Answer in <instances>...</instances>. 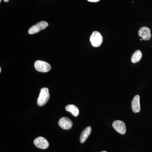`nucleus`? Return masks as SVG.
Masks as SVG:
<instances>
[{"instance_id": "7ed1b4c3", "label": "nucleus", "mask_w": 152, "mask_h": 152, "mask_svg": "<svg viewBox=\"0 0 152 152\" xmlns=\"http://www.w3.org/2000/svg\"><path fill=\"white\" fill-rule=\"evenodd\" d=\"M34 67L37 71L41 72H47L51 69V66L50 64L41 61H36L34 64Z\"/></svg>"}, {"instance_id": "20e7f679", "label": "nucleus", "mask_w": 152, "mask_h": 152, "mask_svg": "<svg viewBox=\"0 0 152 152\" xmlns=\"http://www.w3.org/2000/svg\"><path fill=\"white\" fill-rule=\"evenodd\" d=\"M48 26V24L46 21H42L38 23L37 24L31 27L28 30V33L30 34H37L41 30L45 29Z\"/></svg>"}, {"instance_id": "f03ea898", "label": "nucleus", "mask_w": 152, "mask_h": 152, "mask_svg": "<svg viewBox=\"0 0 152 152\" xmlns=\"http://www.w3.org/2000/svg\"><path fill=\"white\" fill-rule=\"evenodd\" d=\"M90 42L93 47L97 48L100 46L103 42V37L99 32H93L90 38Z\"/></svg>"}, {"instance_id": "6e6552de", "label": "nucleus", "mask_w": 152, "mask_h": 152, "mask_svg": "<svg viewBox=\"0 0 152 152\" xmlns=\"http://www.w3.org/2000/svg\"><path fill=\"white\" fill-rule=\"evenodd\" d=\"M138 35L142 39L145 41L149 40L151 37V30L146 27H143L140 29L138 32Z\"/></svg>"}, {"instance_id": "423d86ee", "label": "nucleus", "mask_w": 152, "mask_h": 152, "mask_svg": "<svg viewBox=\"0 0 152 152\" xmlns=\"http://www.w3.org/2000/svg\"><path fill=\"white\" fill-rule=\"evenodd\" d=\"M113 126L118 133L121 134H124L126 133V124L124 122L121 121H115L113 123Z\"/></svg>"}, {"instance_id": "dca6fc26", "label": "nucleus", "mask_w": 152, "mask_h": 152, "mask_svg": "<svg viewBox=\"0 0 152 152\" xmlns=\"http://www.w3.org/2000/svg\"><path fill=\"white\" fill-rule=\"evenodd\" d=\"M101 152H107V151H102Z\"/></svg>"}, {"instance_id": "9b49d317", "label": "nucleus", "mask_w": 152, "mask_h": 152, "mask_svg": "<svg viewBox=\"0 0 152 152\" xmlns=\"http://www.w3.org/2000/svg\"><path fill=\"white\" fill-rule=\"evenodd\" d=\"M66 110L70 113L75 117L77 116L80 113L78 108L73 104H69L66 106Z\"/></svg>"}, {"instance_id": "0eeeda50", "label": "nucleus", "mask_w": 152, "mask_h": 152, "mask_svg": "<svg viewBox=\"0 0 152 152\" xmlns=\"http://www.w3.org/2000/svg\"><path fill=\"white\" fill-rule=\"evenodd\" d=\"M58 124L64 129L69 130L72 127L73 123L69 118L63 117L59 121Z\"/></svg>"}, {"instance_id": "f8f14e48", "label": "nucleus", "mask_w": 152, "mask_h": 152, "mask_svg": "<svg viewBox=\"0 0 152 152\" xmlns=\"http://www.w3.org/2000/svg\"><path fill=\"white\" fill-rule=\"evenodd\" d=\"M142 56V55L140 50H137L136 51L132 56V58H131L132 62L136 63L140 61V60L141 59Z\"/></svg>"}, {"instance_id": "f257e3e1", "label": "nucleus", "mask_w": 152, "mask_h": 152, "mask_svg": "<svg viewBox=\"0 0 152 152\" xmlns=\"http://www.w3.org/2000/svg\"><path fill=\"white\" fill-rule=\"evenodd\" d=\"M50 95L48 89L44 88L41 89L39 95L37 99V104L39 107H42L48 102L50 99Z\"/></svg>"}, {"instance_id": "2eb2a0df", "label": "nucleus", "mask_w": 152, "mask_h": 152, "mask_svg": "<svg viewBox=\"0 0 152 152\" xmlns=\"http://www.w3.org/2000/svg\"><path fill=\"white\" fill-rule=\"evenodd\" d=\"M1 72V68H0V72Z\"/></svg>"}, {"instance_id": "39448f33", "label": "nucleus", "mask_w": 152, "mask_h": 152, "mask_svg": "<svg viewBox=\"0 0 152 152\" xmlns=\"http://www.w3.org/2000/svg\"><path fill=\"white\" fill-rule=\"evenodd\" d=\"M34 143L37 148L41 149H46L49 146L48 142L43 137H39L37 138L34 140Z\"/></svg>"}, {"instance_id": "f3484780", "label": "nucleus", "mask_w": 152, "mask_h": 152, "mask_svg": "<svg viewBox=\"0 0 152 152\" xmlns=\"http://www.w3.org/2000/svg\"><path fill=\"white\" fill-rule=\"evenodd\" d=\"M1 1V0H0V2Z\"/></svg>"}, {"instance_id": "9d476101", "label": "nucleus", "mask_w": 152, "mask_h": 152, "mask_svg": "<svg viewBox=\"0 0 152 152\" xmlns=\"http://www.w3.org/2000/svg\"><path fill=\"white\" fill-rule=\"evenodd\" d=\"M91 128L90 126L86 128L83 131L80 137V142L81 143H84L86 142L89 136L91 134Z\"/></svg>"}, {"instance_id": "4468645a", "label": "nucleus", "mask_w": 152, "mask_h": 152, "mask_svg": "<svg viewBox=\"0 0 152 152\" xmlns=\"http://www.w3.org/2000/svg\"><path fill=\"white\" fill-rule=\"evenodd\" d=\"M9 1H10V0H4V1L5 2H7Z\"/></svg>"}, {"instance_id": "1a4fd4ad", "label": "nucleus", "mask_w": 152, "mask_h": 152, "mask_svg": "<svg viewBox=\"0 0 152 152\" xmlns=\"http://www.w3.org/2000/svg\"><path fill=\"white\" fill-rule=\"evenodd\" d=\"M132 108L133 111L134 113H139L140 111V96L139 95H136L133 98L132 102Z\"/></svg>"}, {"instance_id": "ddd939ff", "label": "nucleus", "mask_w": 152, "mask_h": 152, "mask_svg": "<svg viewBox=\"0 0 152 152\" xmlns=\"http://www.w3.org/2000/svg\"><path fill=\"white\" fill-rule=\"evenodd\" d=\"M88 1L91 2H97L100 0H88Z\"/></svg>"}]
</instances>
